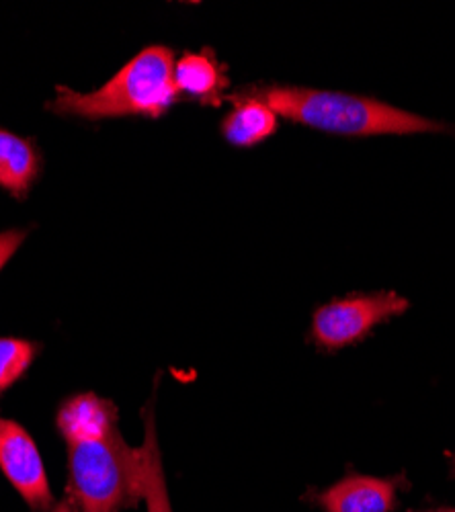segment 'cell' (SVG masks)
<instances>
[{"mask_svg": "<svg viewBox=\"0 0 455 512\" xmlns=\"http://www.w3.org/2000/svg\"><path fill=\"white\" fill-rule=\"evenodd\" d=\"M52 512H74V510H72V506H70V504L62 502V504H58V506H56Z\"/></svg>", "mask_w": 455, "mask_h": 512, "instance_id": "cell-13", "label": "cell"}, {"mask_svg": "<svg viewBox=\"0 0 455 512\" xmlns=\"http://www.w3.org/2000/svg\"><path fill=\"white\" fill-rule=\"evenodd\" d=\"M41 158L33 142L0 130V187L25 197L39 175Z\"/></svg>", "mask_w": 455, "mask_h": 512, "instance_id": "cell-7", "label": "cell"}, {"mask_svg": "<svg viewBox=\"0 0 455 512\" xmlns=\"http://www.w3.org/2000/svg\"><path fill=\"white\" fill-rule=\"evenodd\" d=\"M433 512H455V508H437Z\"/></svg>", "mask_w": 455, "mask_h": 512, "instance_id": "cell-14", "label": "cell"}, {"mask_svg": "<svg viewBox=\"0 0 455 512\" xmlns=\"http://www.w3.org/2000/svg\"><path fill=\"white\" fill-rule=\"evenodd\" d=\"M396 502L392 480L351 476L320 494L326 512H390Z\"/></svg>", "mask_w": 455, "mask_h": 512, "instance_id": "cell-6", "label": "cell"}, {"mask_svg": "<svg viewBox=\"0 0 455 512\" xmlns=\"http://www.w3.org/2000/svg\"><path fill=\"white\" fill-rule=\"evenodd\" d=\"M453 472H455V459H453Z\"/></svg>", "mask_w": 455, "mask_h": 512, "instance_id": "cell-15", "label": "cell"}, {"mask_svg": "<svg viewBox=\"0 0 455 512\" xmlns=\"http://www.w3.org/2000/svg\"><path fill=\"white\" fill-rule=\"evenodd\" d=\"M0 469L29 506H50L52 492L37 445L21 424L3 416H0Z\"/></svg>", "mask_w": 455, "mask_h": 512, "instance_id": "cell-5", "label": "cell"}, {"mask_svg": "<svg viewBox=\"0 0 455 512\" xmlns=\"http://www.w3.org/2000/svg\"><path fill=\"white\" fill-rule=\"evenodd\" d=\"M232 97L261 101L273 109L277 117L292 119L328 134L361 138L384 134L402 136L453 132V127L445 123L392 107L384 101L333 91L271 84V87L244 89Z\"/></svg>", "mask_w": 455, "mask_h": 512, "instance_id": "cell-1", "label": "cell"}, {"mask_svg": "<svg viewBox=\"0 0 455 512\" xmlns=\"http://www.w3.org/2000/svg\"><path fill=\"white\" fill-rule=\"evenodd\" d=\"M25 236H27L25 230H9L0 234V269L11 261V256L19 250Z\"/></svg>", "mask_w": 455, "mask_h": 512, "instance_id": "cell-12", "label": "cell"}, {"mask_svg": "<svg viewBox=\"0 0 455 512\" xmlns=\"http://www.w3.org/2000/svg\"><path fill=\"white\" fill-rule=\"evenodd\" d=\"M66 443L70 488L80 512H119L142 498L144 451L123 443L117 422Z\"/></svg>", "mask_w": 455, "mask_h": 512, "instance_id": "cell-3", "label": "cell"}, {"mask_svg": "<svg viewBox=\"0 0 455 512\" xmlns=\"http://www.w3.org/2000/svg\"><path fill=\"white\" fill-rule=\"evenodd\" d=\"M37 347L21 338H0V394L7 392L13 383L29 369Z\"/></svg>", "mask_w": 455, "mask_h": 512, "instance_id": "cell-11", "label": "cell"}, {"mask_svg": "<svg viewBox=\"0 0 455 512\" xmlns=\"http://www.w3.org/2000/svg\"><path fill=\"white\" fill-rule=\"evenodd\" d=\"M408 310V300L394 291L353 295L322 306L312 320V338L337 351L365 338L378 324Z\"/></svg>", "mask_w": 455, "mask_h": 512, "instance_id": "cell-4", "label": "cell"}, {"mask_svg": "<svg viewBox=\"0 0 455 512\" xmlns=\"http://www.w3.org/2000/svg\"><path fill=\"white\" fill-rule=\"evenodd\" d=\"M175 87L179 93L203 103H218L220 93L228 87V78L210 54H185L175 62Z\"/></svg>", "mask_w": 455, "mask_h": 512, "instance_id": "cell-9", "label": "cell"}, {"mask_svg": "<svg viewBox=\"0 0 455 512\" xmlns=\"http://www.w3.org/2000/svg\"><path fill=\"white\" fill-rule=\"evenodd\" d=\"M144 451V474H142V498H146L148 512H173L171 500L167 492V482H164L162 459L154 433V414L152 408L146 412V437L142 443Z\"/></svg>", "mask_w": 455, "mask_h": 512, "instance_id": "cell-10", "label": "cell"}, {"mask_svg": "<svg viewBox=\"0 0 455 512\" xmlns=\"http://www.w3.org/2000/svg\"><path fill=\"white\" fill-rule=\"evenodd\" d=\"M173 72L175 54L164 46H152L142 50L93 93H76L68 87H58L56 99L48 109L58 115H76L85 119L119 115L160 117L179 95Z\"/></svg>", "mask_w": 455, "mask_h": 512, "instance_id": "cell-2", "label": "cell"}, {"mask_svg": "<svg viewBox=\"0 0 455 512\" xmlns=\"http://www.w3.org/2000/svg\"><path fill=\"white\" fill-rule=\"evenodd\" d=\"M234 101L232 113L224 119V138L234 146H255L275 134L279 117L265 103L255 99L230 97Z\"/></svg>", "mask_w": 455, "mask_h": 512, "instance_id": "cell-8", "label": "cell"}]
</instances>
